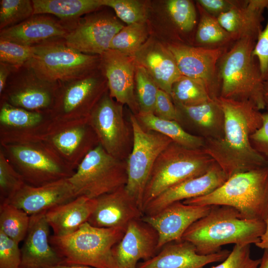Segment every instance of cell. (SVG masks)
<instances>
[{
	"label": "cell",
	"instance_id": "7",
	"mask_svg": "<svg viewBox=\"0 0 268 268\" xmlns=\"http://www.w3.org/2000/svg\"><path fill=\"white\" fill-rule=\"evenodd\" d=\"M32 58L26 64L41 79L51 82L84 77L100 66L101 56L84 54L66 45L64 38L34 46Z\"/></svg>",
	"mask_w": 268,
	"mask_h": 268
},
{
	"label": "cell",
	"instance_id": "48",
	"mask_svg": "<svg viewBox=\"0 0 268 268\" xmlns=\"http://www.w3.org/2000/svg\"><path fill=\"white\" fill-rule=\"evenodd\" d=\"M262 126L250 137L253 147L268 159V112L262 113Z\"/></svg>",
	"mask_w": 268,
	"mask_h": 268
},
{
	"label": "cell",
	"instance_id": "23",
	"mask_svg": "<svg viewBox=\"0 0 268 268\" xmlns=\"http://www.w3.org/2000/svg\"><path fill=\"white\" fill-rule=\"evenodd\" d=\"M143 215L125 186L97 198L96 207L88 222L97 227L126 229L131 221Z\"/></svg>",
	"mask_w": 268,
	"mask_h": 268
},
{
	"label": "cell",
	"instance_id": "13",
	"mask_svg": "<svg viewBox=\"0 0 268 268\" xmlns=\"http://www.w3.org/2000/svg\"><path fill=\"white\" fill-rule=\"evenodd\" d=\"M88 118L51 121L39 140L51 147L75 170L87 154L99 144Z\"/></svg>",
	"mask_w": 268,
	"mask_h": 268
},
{
	"label": "cell",
	"instance_id": "27",
	"mask_svg": "<svg viewBox=\"0 0 268 268\" xmlns=\"http://www.w3.org/2000/svg\"><path fill=\"white\" fill-rule=\"evenodd\" d=\"M69 29L59 19L47 14L33 15L13 26L0 31V39L34 46L56 38H65Z\"/></svg>",
	"mask_w": 268,
	"mask_h": 268
},
{
	"label": "cell",
	"instance_id": "11",
	"mask_svg": "<svg viewBox=\"0 0 268 268\" xmlns=\"http://www.w3.org/2000/svg\"><path fill=\"white\" fill-rule=\"evenodd\" d=\"M95 71L84 77L58 82L55 99L49 111L54 121H69L89 117L108 90L107 81Z\"/></svg>",
	"mask_w": 268,
	"mask_h": 268
},
{
	"label": "cell",
	"instance_id": "46",
	"mask_svg": "<svg viewBox=\"0 0 268 268\" xmlns=\"http://www.w3.org/2000/svg\"><path fill=\"white\" fill-rule=\"evenodd\" d=\"M154 114L162 119L178 121L177 110L170 95L160 89L158 91Z\"/></svg>",
	"mask_w": 268,
	"mask_h": 268
},
{
	"label": "cell",
	"instance_id": "8",
	"mask_svg": "<svg viewBox=\"0 0 268 268\" xmlns=\"http://www.w3.org/2000/svg\"><path fill=\"white\" fill-rule=\"evenodd\" d=\"M0 150L29 185L40 186L69 178L75 171L42 141L0 143Z\"/></svg>",
	"mask_w": 268,
	"mask_h": 268
},
{
	"label": "cell",
	"instance_id": "12",
	"mask_svg": "<svg viewBox=\"0 0 268 268\" xmlns=\"http://www.w3.org/2000/svg\"><path fill=\"white\" fill-rule=\"evenodd\" d=\"M88 119L99 143L105 150L118 159L126 161L133 146L132 126L124 118L123 105L114 101L108 90Z\"/></svg>",
	"mask_w": 268,
	"mask_h": 268
},
{
	"label": "cell",
	"instance_id": "30",
	"mask_svg": "<svg viewBox=\"0 0 268 268\" xmlns=\"http://www.w3.org/2000/svg\"><path fill=\"white\" fill-rule=\"evenodd\" d=\"M97 205V199L78 196L46 213L47 221L56 237L72 233L88 222Z\"/></svg>",
	"mask_w": 268,
	"mask_h": 268
},
{
	"label": "cell",
	"instance_id": "22",
	"mask_svg": "<svg viewBox=\"0 0 268 268\" xmlns=\"http://www.w3.org/2000/svg\"><path fill=\"white\" fill-rule=\"evenodd\" d=\"M228 179L215 162L204 174L176 185L152 200L143 209L144 215H152L176 201L208 195L221 186Z\"/></svg>",
	"mask_w": 268,
	"mask_h": 268
},
{
	"label": "cell",
	"instance_id": "26",
	"mask_svg": "<svg viewBox=\"0 0 268 268\" xmlns=\"http://www.w3.org/2000/svg\"><path fill=\"white\" fill-rule=\"evenodd\" d=\"M174 104L178 123L190 134L204 140L218 139L223 135L224 115L217 98L191 106Z\"/></svg>",
	"mask_w": 268,
	"mask_h": 268
},
{
	"label": "cell",
	"instance_id": "3",
	"mask_svg": "<svg viewBox=\"0 0 268 268\" xmlns=\"http://www.w3.org/2000/svg\"><path fill=\"white\" fill-rule=\"evenodd\" d=\"M257 40L245 37L237 40L220 57L218 69L220 98L248 102L265 109L264 80L259 63L253 55Z\"/></svg>",
	"mask_w": 268,
	"mask_h": 268
},
{
	"label": "cell",
	"instance_id": "44",
	"mask_svg": "<svg viewBox=\"0 0 268 268\" xmlns=\"http://www.w3.org/2000/svg\"><path fill=\"white\" fill-rule=\"evenodd\" d=\"M19 244L0 231V268H20Z\"/></svg>",
	"mask_w": 268,
	"mask_h": 268
},
{
	"label": "cell",
	"instance_id": "49",
	"mask_svg": "<svg viewBox=\"0 0 268 268\" xmlns=\"http://www.w3.org/2000/svg\"><path fill=\"white\" fill-rule=\"evenodd\" d=\"M15 67H16L0 62V94L2 92L9 75Z\"/></svg>",
	"mask_w": 268,
	"mask_h": 268
},
{
	"label": "cell",
	"instance_id": "25",
	"mask_svg": "<svg viewBox=\"0 0 268 268\" xmlns=\"http://www.w3.org/2000/svg\"><path fill=\"white\" fill-rule=\"evenodd\" d=\"M230 253L221 250L210 255H200L193 244L182 240L167 244L153 257L138 263L136 268H204L209 264L222 262Z\"/></svg>",
	"mask_w": 268,
	"mask_h": 268
},
{
	"label": "cell",
	"instance_id": "15",
	"mask_svg": "<svg viewBox=\"0 0 268 268\" xmlns=\"http://www.w3.org/2000/svg\"><path fill=\"white\" fill-rule=\"evenodd\" d=\"M167 48L182 75L201 82L212 99L220 97L218 64L221 56L228 49H208L176 43L169 44Z\"/></svg>",
	"mask_w": 268,
	"mask_h": 268
},
{
	"label": "cell",
	"instance_id": "31",
	"mask_svg": "<svg viewBox=\"0 0 268 268\" xmlns=\"http://www.w3.org/2000/svg\"><path fill=\"white\" fill-rule=\"evenodd\" d=\"M36 14H52L69 30L83 15L103 6L102 0H32Z\"/></svg>",
	"mask_w": 268,
	"mask_h": 268
},
{
	"label": "cell",
	"instance_id": "17",
	"mask_svg": "<svg viewBox=\"0 0 268 268\" xmlns=\"http://www.w3.org/2000/svg\"><path fill=\"white\" fill-rule=\"evenodd\" d=\"M51 121L48 112L31 111L0 101V143L38 141Z\"/></svg>",
	"mask_w": 268,
	"mask_h": 268
},
{
	"label": "cell",
	"instance_id": "47",
	"mask_svg": "<svg viewBox=\"0 0 268 268\" xmlns=\"http://www.w3.org/2000/svg\"><path fill=\"white\" fill-rule=\"evenodd\" d=\"M248 0H198L196 3L206 12L217 18L221 14L245 4Z\"/></svg>",
	"mask_w": 268,
	"mask_h": 268
},
{
	"label": "cell",
	"instance_id": "37",
	"mask_svg": "<svg viewBox=\"0 0 268 268\" xmlns=\"http://www.w3.org/2000/svg\"><path fill=\"white\" fill-rule=\"evenodd\" d=\"M147 37L145 23L127 25L113 37L109 49L133 57L146 42Z\"/></svg>",
	"mask_w": 268,
	"mask_h": 268
},
{
	"label": "cell",
	"instance_id": "1",
	"mask_svg": "<svg viewBox=\"0 0 268 268\" xmlns=\"http://www.w3.org/2000/svg\"><path fill=\"white\" fill-rule=\"evenodd\" d=\"M224 115V134L204 140L203 150L222 168L227 178L268 165V159L253 147L250 137L262 126V113L248 102L219 97Z\"/></svg>",
	"mask_w": 268,
	"mask_h": 268
},
{
	"label": "cell",
	"instance_id": "16",
	"mask_svg": "<svg viewBox=\"0 0 268 268\" xmlns=\"http://www.w3.org/2000/svg\"><path fill=\"white\" fill-rule=\"evenodd\" d=\"M124 26L109 14H87L77 20L64 39L67 46L80 52L101 56Z\"/></svg>",
	"mask_w": 268,
	"mask_h": 268
},
{
	"label": "cell",
	"instance_id": "39",
	"mask_svg": "<svg viewBox=\"0 0 268 268\" xmlns=\"http://www.w3.org/2000/svg\"><path fill=\"white\" fill-rule=\"evenodd\" d=\"M31 0H0V30L18 24L33 15Z\"/></svg>",
	"mask_w": 268,
	"mask_h": 268
},
{
	"label": "cell",
	"instance_id": "18",
	"mask_svg": "<svg viewBox=\"0 0 268 268\" xmlns=\"http://www.w3.org/2000/svg\"><path fill=\"white\" fill-rule=\"evenodd\" d=\"M100 66L107 79L110 96L118 103L128 106L134 115L137 114L134 58L109 49L101 56Z\"/></svg>",
	"mask_w": 268,
	"mask_h": 268
},
{
	"label": "cell",
	"instance_id": "41",
	"mask_svg": "<svg viewBox=\"0 0 268 268\" xmlns=\"http://www.w3.org/2000/svg\"><path fill=\"white\" fill-rule=\"evenodd\" d=\"M103 6L112 8L123 22L130 25L145 23L147 10L140 1L136 0H102Z\"/></svg>",
	"mask_w": 268,
	"mask_h": 268
},
{
	"label": "cell",
	"instance_id": "52",
	"mask_svg": "<svg viewBox=\"0 0 268 268\" xmlns=\"http://www.w3.org/2000/svg\"><path fill=\"white\" fill-rule=\"evenodd\" d=\"M263 97L265 109L268 112V79L264 81Z\"/></svg>",
	"mask_w": 268,
	"mask_h": 268
},
{
	"label": "cell",
	"instance_id": "20",
	"mask_svg": "<svg viewBox=\"0 0 268 268\" xmlns=\"http://www.w3.org/2000/svg\"><path fill=\"white\" fill-rule=\"evenodd\" d=\"M141 218L129 224L122 239L113 248L118 268H136L139 260L152 258L159 250L157 232Z\"/></svg>",
	"mask_w": 268,
	"mask_h": 268
},
{
	"label": "cell",
	"instance_id": "36",
	"mask_svg": "<svg viewBox=\"0 0 268 268\" xmlns=\"http://www.w3.org/2000/svg\"><path fill=\"white\" fill-rule=\"evenodd\" d=\"M165 9L177 31L186 34L197 29V11L192 1L168 0L165 2Z\"/></svg>",
	"mask_w": 268,
	"mask_h": 268
},
{
	"label": "cell",
	"instance_id": "4",
	"mask_svg": "<svg viewBox=\"0 0 268 268\" xmlns=\"http://www.w3.org/2000/svg\"><path fill=\"white\" fill-rule=\"evenodd\" d=\"M182 201L193 205H227L237 210L244 219L265 221L268 216V165L233 175L211 193Z\"/></svg>",
	"mask_w": 268,
	"mask_h": 268
},
{
	"label": "cell",
	"instance_id": "2",
	"mask_svg": "<svg viewBox=\"0 0 268 268\" xmlns=\"http://www.w3.org/2000/svg\"><path fill=\"white\" fill-rule=\"evenodd\" d=\"M265 228V221L244 219L233 207L212 205L206 215L189 227L182 239L193 244L199 254L207 255L220 251L227 244H255Z\"/></svg>",
	"mask_w": 268,
	"mask_h": 268
},
{
	"label": "cell",
	"instance_id": "53",
	"mask_svg": "<svg viewBox=\"0 0 268 268\" xmlns=\"http://www.w3.org/2000/svg\"><path fill=\"white\" fill-rule=\"evenodd\" d=\"M258 268H268V251L264 250Z\"/></svg>",
	"mask_w": 268,
	"mask_h": 268
},
{
	"label": "cell",
	"instance_id": "33",
	"mask_svg": "<svg viewBox=\"0 0 268 268\" xmlns=\"http://www.w3.org/2000/svg\"><path fill=\"white\" fill-rule=\"evenodd\" d=\"M196 6L199 19L195 35V46L229 49L235 42L231 35L221 25L216 17L209 14L198 3Z\"/></svg>",
	"mask_w": 268,
	"mask_h": 268
},
{
	"label": "cell",
	"instance_id": "28",
	"mask_svg": "<svg viewBox=\"0 0 268 268\" xmlns=\"http://www.w3.org/2000/svg\"><path fill=\"white\" fill-rule=\"evenodd\" d=\"M133 57L136 64L147 70L159 89L171 96L173 84L182 75L167 48L155 42L147 41Z\"/></svg>",
	"mask_w": 268,
	"mask_h": 268
},
{
	"label": "cell",
	"instance_id": "38",
	"mask_svg": "<svg viewBox=\"0 0 268 268\" xmlns=\"http://www.w3.org/2000/svg\"><path fill=\"white\" fill-rule=\"evenodd\" d=\"M134 80L135 92L139 113L154 114L159 88L147 70L137 64Z\"/></svg>",
	"mask_w": 268,
	"mask_h": 268
},
{
	"label": "cell",
	"instance_id": "45",
	"mask_svg": "<svg viewBox=\"0 0 268 268\" xmlns=\"http://www.w3.org/2000/svg\"><path fill=\"white\" fill-rule=\"evenodd\" d=\"M266 10L268 14L267 24L260 32L253 51L264 80L268 79V3Z\"/></svg>",
	"mask_w": 268,
	"mask_h": 268
},
{
	"label": "cell",
	"instance_id": "9",
	"mask_svg": "<svg viewBox=\"0 0 268 268\" xmlns=\"http://www.w3.org/2000/svg\"><path fill=\"white\" fill-rule=\"evenodd\" d=\"M127 179L126 161L112 156L99 143L87 154L68 178L77 197L91 199L125 187Z\"/></svg>",
	"mask_w": 268,
	"mask_h": 268
},
{
	"label": "cell",
	"instance_id": "35",
	"mask_svg": "<svg viewBox=\"0 0 268 268\" xmlns=\"http://www.w3.org/2000/svg\"><path fill=\"white\" fill-rule=\"evenodd\" d=\"M171 97L174 103L187 106L198 105L212 99L203 84L183 75L173 84Z\"/></svg>",
	"mask_w": 268,
	"mask_h": 268
},
{
	"label": "cell",
	"instance_id": "42",
	"mask_svg": "<svg viewBox=\"0 0 268 268\" xmlns=\"http://www.w3.org/2000/svg\"><path fill=\"white\" fill-rule=\"evenodd\" d=\"M34 50V46L0 39V62L15 67L22 66L32 58Z\"/></svg>",
	"mask_w": 268,
	"mask_h": 268
},
{
	"label": "cell",
	"instance_id": "19",
	"mask_svg": "<svg viewBox=\"0 0 268 268\" xmlns=\"http://www.w3.org/2000/svg\"><path fill=\"white\" fill-rule=\"evenodd\" d=\"M211 206L186 204L182 201L172 203L152 215L141 218L152 226L158 235V249L167 244L182 240L189 227L195 221L206 215Z\"/></svg>",
	"mask_w": 268,
	"mask_h": 268
},
{
	"label": "cell",
	"instance_id": "40",
	"mask_svg": "<svg viewBox=\"0 0 268 268\" xmlns=\"http://www.w3.org/2000/svg\"><path fill=\"white\" fill-rule=\"evenodd\" d=\"M25 184L21 175L0 150V204L7 203Z\"/></svg>",
	"mask_w": 268,
	"mask_h": 268
},
{
	"label": "cell",
	"instance_id": "32",
	"mask_svg": "<svg viewBox=\"0 0 268 268\" xmlns=\"http://www.w3.org/2000/svg\"><path fill=\"white\" fill-rule=\"evenodd\" d=\"M135 116L144 129L165 135L184 147L202 149L204 146V139L190 134L175 121L159 118L153 113H138Z\"/></svg>",
	"mask_w": 268,
	"mask_h": 268
},
{
	"label": "cell",
	"instance_id": "34",
	"mask_svg": "<svg viewBox=\"0 0 268 268\" xmlns=\"http://www.w3.org/2000/svg\"><path fill=\"white\" fill-rule=\"evenodd\" d=\"M30 216L10 204H0V231L17 243L24 240L29 226Z\"/></svg>",
	"mask_w": 268,
	"mask_h": 268
},
{
	"label": "cell",
	"instance_id": "51",
	"mask_svg": "<svg viewBox=\"0 0 268 268\" xmlns=\"http://www.w3.org/2000/svg\"><path fill=\"white\" fill-rule=\"evenodd\" d=\"M46 268H94L82 265H64L61 264L54 266L48 267Z\"/></svg>",
	"mask_w": 268,
	"mask_h": 268
},
{
	"label": "cell",
	"instance_id": "29",
	"mask_svg": "<svg viewBox=\"0 0 268 268\" xmlns=\"http://www.w3.org/2000/svg\"><path fill=\"white\" fill-rule=\"evenodd\" d=\"M268 0H248L244 5L222 14L217 18L236 41L245 37L256 40L263 30L264 13Z\"/></svg>",
	"mask_w": 268,
	"mask_h": 268
},
{
	"label": "cell",
	"instance_id": "21",
	"mask_svg": "<svg viewBox=\"0 0 268 268\" xmlns=\"http://www.w3.org/2000/svg\"><path fill=\"white\" fill-rule=\"evenodd\" d=\"M76 197L68 178H65L40 186L25 183L6 203H10L31 216L47 211Z\"/></svg>",
	"mask_w": 268,
	"mask_h": 268
},
{
	"label": "cell",
	"instance_id": "10",
	"mask_svg": "<svg viewBox=\"0 0 268 268\" xmlns=\"http://www.w3.org/2000/svg\"><path fill=\"white\" fill-rule=\"evenodd\" d=\"M130 122L133 146L126 160L127 182L125 189L143 211L144 193L153 167L160 153L173 141L156 132L144 129L135 115Z\"/></svg>",
	"mask_w": 268,
	"mask_h": 268
},
{
	"label": "cell",
	"instance_id": "5",
	"mask_svg": "<svg viewBox=\"0 0 268 268\" xmlns=\"http://www.w3.org/2000/svg\"><path fill=\"white\" fill-rule=\"evenodd\" d=\"M126 230L97 227L87 222L70 234L63 237L50 236V242L62 259V264L118 268L113 250Z\"/></svg>",
	"mask_w": 268,
	"mask_h": 268
},
{
	"label": "cell",
	"instance_id": "14",
	"mask_svg": "<svg viewBox=\"0 0 268 268\" xmlns=\"http://www.w3.org/2000/svg\"><path fill=\"white\" fill-rule=\"evenodd\" d=\"M58 86V82L41 79L25 64L12 71L0 94V101L31 111L49 113Z\"/></svg>",
	"mask_w": 268,
	"mask_h": 268
},
{
	"label": "cell",
	"instance_id": "50",
	"mask_svg": "<svg viewBox=\"0 0 268 268\" xmlns=\"http://www.w3.org/2000/svg\"><path fill=\"white\" fill-rule=\"evenodd\" d=\"M266 228L265 232L261 236L260 241L255 245L262 249L268 251V216L265 220Z\"/></svg>",
	"mask_w": 268,
	"mask_h": 268
},
{
	"label": "cell",
	"instance_id": "6",
	"mask_svg": "<svg viewBox=\"0 0 268 268\" xmlns=\"http://www.w3.org/2000/svg\"><path fill=\"white\" fill-rule=\"evenodd\" d=\"M215 162L203 149H190L173 141L160 153L153 167L144 193L143 212L162 193L204 174Z\"/></svg>",
	"mask_w": 268,
	"mask_h": 268
},
{
	"label": "cell",
	"instance_id": "43",
	"mask_svg": "<svg viewBox=\"0 0 268 268\" xmlns=\"http://www.w3.org/2000/svg\"><path fill=\"white\" fill-rule=\"evenodd\" d=\"M251 245H235L228 256L221 263L210 268H258L261 259L251 256Z\"/></svg>",
	"mask_w": 268,
	"mask_h": 268
},
{
	"label": "cell",
	"instance_id": "24",
	"mask_svg": "<svg viewBox=\"0 0 268 268\" xmlns=\"http://www.w3.org/2000/svg\"><path fill=\"white\" fill-rule=\"evenodd\" d=\"M46 212L30 216L28 232L20 249V268H46L63 264L50 242Z\"/></svg>",
	"mask_w": 268,
	"mask_h": 268
}]
</instances>
